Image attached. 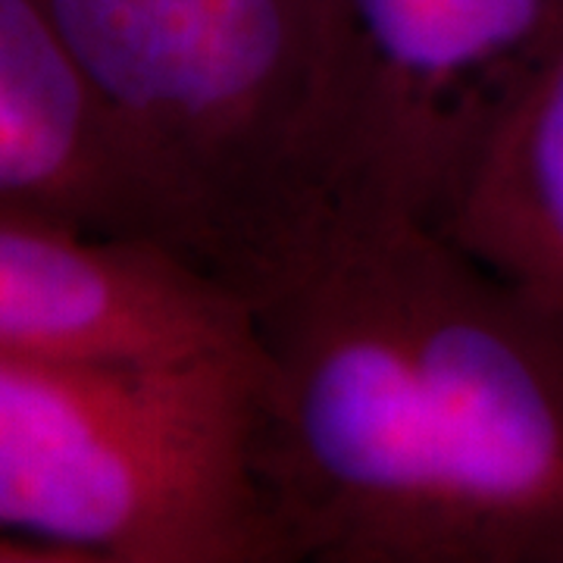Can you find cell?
Here are the masks:
<instances>
[{"label":"cell","mask_w":563,"mask_h":563,"mask_svg":"<svg viewBox=\"0 0 563 563\" xmlns=\"http://www.w3.org/2000/svg\"><path fill=\"white\" fill-rule=\"evenodd\" d=\"M285 563H563V329L395 203L310 191L220 269Z\"/></svg>","instance_id":"obj_1"},{"label":"cell","mask_w":563,"mask_h":563,"mask_svg":"<svg viewBox=\"0 0 563 563\" xmlns=\"http://www.w3.org/2000/svg\"><path fill=\"white\" fill-rule=\"evenodd\" d=\"M254 426L257 351L0 354V536L73 563H285Z\"/></svg>","instance_id":"obj_2"},{"label":"cell","mask_w":563,"mask_h":563,"mask_svg":"<svg viewBox=\"0 0 563 563\" xmlns=\"http://www.w3.org/2000/svg\"><path fill=\"white\" fill-rule=\"evenodd\" d=\"M217 276L317 191L339 0H41Z\"/></svg>","instance_id":"obj_3"},{"label":"cell","mask_w":563,"mask_h":563,"mask_svg":"<svg viewBox=\"0 0 563 563\" xmlns=\"http://www.w3.org/2000/svg\"><path fill=\"white\" fill-rule=\"evenodd\" d=\"M558 0H339L320 188L435 222Z\"/></svg>","instance_id":"obj_4"},{"label":"cell","mask_w":563,"mask_h":563,"mask_svg":"<svg viewBox=\"0 0 563 563\" xmlns=\"http://www.w3.org/2000/svg\"><path fill=\"white\" fill-rule=\"evenodd\" d=\"M254 351L242 295L173 244L0 217V354L181 361Z\"/></svg>","instance_id":"obj_5"},{"label":"cell","mask_w":563,"mask_h":563,"mask_svg":"<svg viewBox=\"0 0 563 563\" xmlns=\"http://www.w3.org/2000/svg\"><path fill=\"white\" fill-rule=\"evenodd\" d=\"M0 217L154 239L191 254L41 0H0Z\"/></svg>","instance_id":"obj_6"},{"label":"cell","mask_w":563,"mask_h":563,"mask_svg":"<svg viewBox=\"0 0 563 563\" xmlns=\"http://www.w3.org/2000/svg\"><path fill=\"white\" fill-rule=\"evenodd\" d=\"M435 225L563 329V0Z\"/></svg>","instance_id":"obj_7"}]
</instances>
